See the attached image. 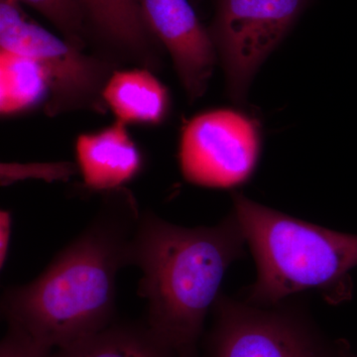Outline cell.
Wrapping results in <instances>:
<instances>
[{
	"mask_svg": "<svg viewBox=\"0 0 357 357\" xmlns=\"http://www.w3.org/2000/svg\"><path fill=\"white\" fill-rule=\"evenodd\" d=\"M140 213L126 188L103 192L91 222L48 267L34 280L3 293L1 311L9 326L51 352L109 326L117 274L129 266Z\"/></svg>",
	"mask_w": 357,
	"mask_h": 357,
	"instance_id": "1",
	"label": "cell"
},
{
	"mask_svg": "<svg viewBox=\"0 0 357 357\" xmlns=\"http://www.w3.org/2000/svg\"><path fill=\"white\" fill-rule=\"evenodd\" d=\"M245 246L234 213L199 227L174 225L153 211L140 213L128 265L142 272L138 295L147 302V326L178 356H195L225 274Z\"/></svg>",
	"mask_w": 357,
	"mask_h": 357,
	"instance_id": "2",
	"label": "cell"
},
{
	"mask_svg": "<svg viewBox=\"0 0 357 357\" xmlns=\"http://www.w3.org/2000/svg\"><path fill=\"white\" fill-rule=\"evenodd\" d=\"M237 222L255 257L257 276L248 302L275 306L307 290L328 294L333 302L351 298V272L357 267V236L298 220L232 195Z\"/></svg>",
	"mask_w": 357,
	"mask_h": 357,
	"instance_id": "3",
	"label": "cell"
},
{
	"mask_svg": "<svg viewBox=\"0 0 357 357\" xmlns=\"http://www.w3.org/2000/svg\"><path fill=\"white\" fill-rule=\"evenodd\" d=\"M0 46L31 59L48 84L45 112L49 116L77 112H103V91L114 66L60 38L30 20L20 0H0Z\"/></svg>",
	"mask_w": 357,
	"mask_h": 357,
	"instance_id": "4",
	"label": "cell"
},
{
	"mask_svg": "<svg viewBox=\"0 0 357 357\" xmlns=\"http://www.w3.org/2000/svg\"><path fill=\"white\" fill-rule=\"evenodd\" d=\"M257 122L236 109L210 110L188 121L178 143V163L185 180L230 189L249 180L259 160Z\"/></svg>",
	"mask_w": 357,
	"mask_h": 357,
	"instance_id": "5",
	"label": "cell"
},
{
	"mask_svg": "<svg viewBox=\"0 0 357 357\" xmlns=\"http://www.w3.org/2000/svg\"><path fill=\"white\" fill-rule=\"evenodd\" d=\"M305 0H220L213 37L229 95L245 98L256 72L280 44Z\"/></svg>",
	"mask_w": 357,
	"mask_h": 357,
	"instance_id": "6",
	"label": "cell"
},
{
	"mask_svg": "<svg viewBox=\"0 0 357 357\" xmlns=\"http://www.w3.org/2000/svg\"><path fill=\"white\" fill-rule=\"evenodd\" d=\"M220 294L213 310L211 357H338L289 310Z\"/></svg>",
	"mask_w": 357,
	"mask_h": 357,
	"instance_id": "7",
	"label": "cell"
},
{
	"mask_svg": "<svg viewBox=\"0 0 357 357\" xmlns=\"http://www.w3.org/2000/svg\"><path fill=\"white\" fill-rule=\"evenodd\" d=\"M147 29L172 58L178 79L190 100L208 88L217 49L211 34L199 22L188 0H139Z\"/></svg>",
	"mask_w": 357,
	"mask_h": 357,
	"instance_id": "8",
	"label": "cell"
},
{
	"mask_svg": "<svg viewBox=\"0 0 357 357\" xmlns=\"http://www.w3.org/2000/svg\"><path fill=\"white\" fill-rule=\"evenodd\" d=\"M75 150L84 185L91 191L121 189L142 168L139 149L121 121L98 132L82 134Z\"/></svg>",
	"mask_w": 357,
	"mask_h": 357,
	"instance_id": "9",
	"label": "cell"
},
{
	"mask_svg": "<svg viewBox=\"0 0 357 357\" xmlns=\"http://www.w3.org/2000/svg\"><path fill=\"white\" fill-rule=\"evenodd\" d=\"M86 22L117 56L155 68L158 53L147 29L139 0H77Z\"/></svg>",
	"mask_w": 357,
	"mask_h": 357,
	"instance_id": "10",
	"label": "cell"
},
{
	"mask_svg": "<svg viewBox=\"0 0 357 357\" xmlns=\"http://www.w3.org/2000/svg\"><path fill=\"white\" fill-rule=\"evenodd\" d=\"M103 100L117 121L124 124H159L170 109L168 91L148 69L114 70Z\"/></svg>",
	"mask_w": 357,
	"mask_h": 357,
	"instance_id": "11",
	"label": "cell"
},
{
	"mask_svg": "<svg viewBox=\"0 0 357 357\" xmlns=\"http://www.w3.org/2000/svg\"><path fill=\"white\" fill-rule=\"evenodd\" d=\"M48 357H180L148 326L110 325Z\"/></svg>",
	"mask_w": 357,
	"mask_h": 357,
	"instance_id": "12",
	"label": "cell"
},
{
	"mask_svg": "<svg viewBox=\"0 0 357 357\" xmlns=\"http://www.w3.org/2000/svg\"><path fill=\"white\" fill-rule=\"evenodd\" d=\"M0 110L14 114L46 102L48 84L31 59L2 50L0 56Z\"/></svg>",
	"mask_w": 357,
	"mask_h": 357,
	"instance_id": "13",
	"label": "cell"
},
{
	"mask_svg": "<svg viewBox=\"0 0 357 357\" xmlns=\"http://www.w3.org/2000/svg\"><path fill=\"white\" fill-rule=\"evenodd\" d=\"M55 26L63 37L77 48L86 45V18L77 0H20Z\"/></svg>",
	"mask_w": 357,
	"mask_h": 357,
	"instance_id": "14",
	"label": "cell"
},
{
	"mask_svg": "<svg viewBox=\"0 0 357 357\" xmlns=\"http://www.w3.org/2000/svg\"><path fill=\"white\" fill-rule=\"evenodd\" d=\"M75 173V166L70 163L37 164V165H15L2 164V184L13 183L23 178H42L44 180H57L69 177Z\"/></svg>",
	"mask_w": 357,
	"mask_h": 357,
	"instance_id": "15",
	"label": "cell"
},
{
	"mask_svg": "<svg viewBox=\"0 0 357 357\" xmlns=\"http://www.w3.org/2000/svg\"><path fill=\"white\" fill-rule=\"evenodd\" d=\"M51 351L37 344L17 328L9 326L0 345V357H48Z\"/></svg>",
	"mask_w": 357,
	"mask_h": 357,
	"instance_id": "16",
	"label": "cell"
},
{
	"mask_svg": "<svg viewBox=\"0 0 357 357\" xmlns=\"http://www.w3.org/2000/svg\"><path fill=\"white\" fill-rule=\"evenodd\" d=\"M13 213L7 210L0 211V269L6 266L13 238Z\"/></svg>",
	"mask_w": 357,
	"mask_h": 357,
	"instance_id": "17",
	"label": "cell"
}]
</instances>
